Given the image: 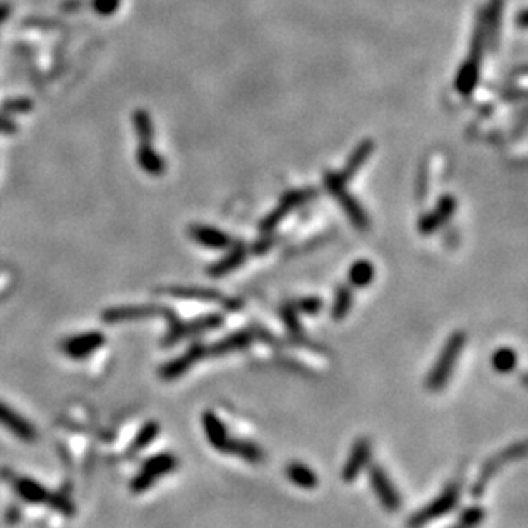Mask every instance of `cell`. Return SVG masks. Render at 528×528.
Wrapping results in <instances>:
<instances>
[{
  "mask_svg": "<svg viewBox=\"0 0 528 528\" xmlns=\"http://www.w3.org/2000/svg\"><path fill=\"white\" fill-rule=\"evenodd\" d=\"M525 457H528V439L518 441V443L501 449V452L496 453L494 457L489 458V460L482 465V469H480L474 486H472V491H470L472 497H475V499L482 497L489 486V482L494 479V475L497 474V472L503 469L504 465H508V463L518 462Z\"/></svg>",
  "mask_w": 528,
  "mask_h": 528,
  "instance_id": "cell-2",
  "label": "cell"
},
{
  "mask_svg": "<svg viewBox=\"0 0 528 528\" xmlns=\"http://www.w3.org/2000/svg\"><path fill=\"white\" fill-rule=\"evenodd\" d=\"M132 124H134L136 134H137V137H139L141 144L151 143L153 134H154V127H153V120H151V117H149L148 111H146V110H136L134 115H132Z\"/></svg>",
  "mask_w": 528,
  "mask_h": 528,
  "instance_id": "cell-31",
  "label": "cell"
},
{
  "mask_svg": "<svg viewBox=\"0 0 528 528\" xmlns=\"http://www.w3.org/2000/svg\"><path fill=\"white\" fill-rule=\"evenodd\" d=\"M371 453H372V444H371V441H369V437L366 436L357 437L354 446H352L350 454H349V458H347L345 465H343L342 479L349 484L354 482V480L362 474V470L367 467L369 460H371Z\"/></svg>",
  "mask_w": 528,
  "mask_h": 528,
  "instance_id": "cell-9",
  "label": "cell"
},
{
  "mask_svg": "<svg viewBox=\"0 0 528 528\" xmlns=\"http://www.w3.org/2000/svg\"><path fill=\"white\" fill-rule=\"evenodd\" d=\"M285 475L294 486H297L300 489H316L317 484H319L314 472L300 462L289 463L285 469Z\"/></svg>",
  "mask_w": 528,
  "mask_h": 528,
  "instance_id": "cell-22",
  "label": "cell"
},
{
  "mask_svg": "<svg viewBox=\"0 0 528 528\" xmlns=\"http://www.w3.org/2000/svg\"><path fill=\"white\" fill-rule=\"evenodd\" d=\"M517 24L520 26V28L528 29V9H527V11H523V12H520V14H518Z\"/></svg>",
  "mask_w": 528,
  "mask_h": 528,
  "instance_id": "cell-40",
  "label": "cell"
},
{
  "mask_svg": "<svg viewBox=\"0 0 528 528\" xmlns=\"http://www.w3.org/2000/svg\"><path fill=\"white\" fill-rule=\"evenodd\" d=\"M165 316V307H153V306H127V307H111L103 312V321L105 323H122V321H134L144 319L151 316Z\"/></svg>",
  "mask_w": 528,
  "mask_h": 528,
  "instance_id": "cell-15",
  "label": "cell"
},
{
  "mask_svg": "<svg viewBox=\"0 0 528 528\" xmlns=\"http://www.w3.org/2000/svg\"><path fill=\"white\" fill-rule=\"evenodd\" d=\"M517 362H518L517 352L513 349H508V347L496 350L491 359L492 369H494L496 372H499V374H508V372H512L513 369L517 367Z\"/></svg>",
  "mask_w": 528,
  "mask_h": 528,
  "instance_id": "cell-29",
  "label": "cell"
},
{
  "mask_svg": "<svg viewBox=\"0 0 528 528\" xmlns=\"http://www.w3.org/2000/svg\"><path fill=\"white\" fill-rule=\"evenodd\" d=\"M374 266H372L369 261L362 259L357 261L354 266L350 268L349 272V282L352 287L355 289H362V287H367L369 283L374 280Z\"/></svg>",
  "mask_w": 528,
  "mask_h": 528,
  "instance_id": "cell-26",
  "label": "cell"
},
{
  "mask_svg": "<svg viewBox=\"0 0 528 528\" xmlns=\"http://www.w3.org/2000/svg\"><path fill=\"white\" fill-rule=\"evenodd\" d=\"M191 237L199 242L201 246L206 247H211V249H226L231 246V239L225 231L213 229V226H206V225H194L191 226L189 230Z\"/></svg>",
  "mask_w": 528,
  "mask_h": 528,
  "instance_id": "cell-17",
  "label": "cell"
},
{
  "mask_svg": "<svg viewBox=\"0 0 528 528\" xmlns=\"http://www.w3.org/2000/svg\"><path fill=\"white\" fill-rule=\"evenodd\" d=\"M345 180H343L337 171H328L324 175V187L329 194L334 196V199L342 204L343 211L347 213V216L350 218L352 225L357 226L359 230H367L369 229V216L364 211L362 206L359 204V201H355L345 189Z\"/></svg>",
  "mask_w": 528,
  "mask_h": 528,
  "instance_id": "cell-5",
  "label": "cell"
},
{
  "mask_svg": "<svg viewBox=\"0 0 528 528\" xmlns=\"http://www.w3.org/2000/svg\"><path fill=\"white\" fill-rule=\"evenodd\" d=\"M0 426H4L9 432H12L16 437H19L24 443H33L36 439V429L31 422H28L24 417H21L17 412H14L6 403L0 402Z\"/></svg>",
  "mask_w": 528,
  "mask_h": 528,
  "instance_id": "cell-13",
  "label": "cell"
},
{
  "mask_svg": "<svg viewBox=\"0 0 528 528\" xmlns=\"http://www.w3.org/2000/svg\"><path fill=\"white\" fill-rule=\"evenodd\" d=\"M105 343V337L98 332H89L83 334H76V337L67 338L62 342L60 349L64 354L71 359H84L89 354H93L94 350H98Z\"/></svg>",
  "mask_w": 528,
  "mask_h": 528,
  "instance_id": "cell-12",
  "label": "cell"
},
{
  "mask_svg": "<svg viewBox=\"0 0 528 528\" xmlns=\"http://www.w3.org/2000/svg\"><path fill=\"white\" fill-rule=\"evenodd\" d=\"M11 9H12L11 4H9L7 0H2V2H0V26L9 19V16H11Z\"/></svg>",
  "mask_w": 528,
  "mask_h": 528,
  "instance_id": "cell-39",
  "label": "cell"
},
{
  "mask_svg": "<svg viewBox=\"0 0 528 528\" xmlns=\"http://www.w3.org/2000/svg\"><path fill=\"white\" fill-rule=\"evenodd\" d=\"M170 295L175 297H189V299H208V300H221L223 297L218 292H209L203 289H169Z\"/></svg>",
  "mask_w": 528,
  "mask_h": 528,
  "instance_id": "cell-32",
  "label": "cell"
},
{
  "mask_svg": "<svg viewBox=\"0 0 528 528\" xmlns=\"http://www.w3.org/2000/svg\"><path fill=\"white\" fill-rule=\"evenodd\" d=\"M484 45H486V29H484V21L480 19L477 28H475L474 38H472L469 59L463 62L460 71H458L457 81H454V88L463 96L474 91L479 83V69L480 62H482Z\"/></svg>",
  "mask_w": 528,
  "mask_h": 528,
  "instance_id": "cell-4",
  "label": "cell"
},
{
  "mask_svg": "<svg viewBox=\"0 0 528 528\" xmlns=\"http://www.w3.org/2000/svg\"><path fill=\"white\" fill-rule=\"evenodd\" d=\"M462 486L460 482H452L444 487V491L439 496H436L431 503L422 506L419 512L410 514L407 520V528H424L429 523H432L437 518L448 514L460 503Z\"/></svg>",
  "mask_w": 528,
  "mask_h": 528,
  "instance_id": "cell-3",
  "label": "cell"
},
{
  "mask_svg": "<svg viewBox=\"0 0 528 528\" xmlns=\"http://www.w3.org/2000/svg\"><path fill=\"white\" fill-rule=\"evenodd\" d=\"M55 512L66 514V517H72L74 514V503L71 499L62 494H50L49 501H46Z\"/></svg>",
  "mask_w": 528,
  "mask_h": 528,
  "instance_id": "cell-33",
  "label": "cell"
},
{
  "mask_svg": "<svg viewBox=\"0 0 528 528\" xmlns=\"http://www.w3.org/2000/svg\"><path fill=\"white\" fill-rule=\"evenodd\" d=\"M374 148H376L374 141H371V139L362 141V143H360L357 148L352 151L349 160H347L345 169H343L338 175H340V177L345 180V182H349V180L354 177V175L357 174L360 169H362L364 163L369 160V156L374 153Z\"/></svg>",
  "mask_w": 528,
  "mask_h": 528,
  "instance_id": "cell-19",
  "label": "cell"
},
{
  "mask_svg": "<svg viewBox=\"0 0 528 528\" xmlns=\"http://www.w3.org/2000/svg\"><path fill=\"white\" fill-rule=\"evenodd\" d=\"M297 306L299 309H302L304 312H307V314H316V312H319L321 307H323V300L316 299V297H307V299L299 300Z\"/></svg>",
  "mask_w": 528,
  "mask_h": 528,
  "instance_id": "cell-37",
  "label": "cell"
},
{
  "mask_svg": "<svg viewBox=\"0 0 528 528\" xmlns=\"http://www.w3.org/2000/svg\"><path fill=\"white\" fill-rule=\"evenodd\" d=\"M16 131H17L16 124L4 114H0V132H2V134H12V132Z\"/></svg>",
  "mask_w": 528,
  "mask_h": 528,
  "instance_id": "cell-38",
  "label": "cell"
},
{
  "mask_svg": "<svg viewBox=\"0 0 528 528\" xmlns=\"http://www.w3.org/2000/svg\"><path fill=\"white\" fill-rule=\"evenodd\" d=\"M122 0H93L91 7L96 14L100 16H111L120 7Z\"/></svg>",
  "mask_w": 528,
  "mask_h": 528,
  "instance_id": "cell-35",
  "label": "cell"
},
{
  "mask_svg": "<svg viewBox=\"0 0 528 528\" xmlns=\"http://www.w3.org/2000/svg\"><path fill=\"white\" fill-rule=\"evenodd\" d=\"M457 209V199L453 196H443L439 199V203L434 208V211L427 213L426 216L420 218L419 221V230L420 234L429 235L432 231H436L443 225L444 221H448L452 218V214Z\"/></svg>",
  "mask_w": 528,
  "mask_h": 528,
  "instance_id": "cell-14",
  "label": "cell"
},
{
  "mask_svg": "<svg viewBox=\"0 0 528 528\" xmlns=\"http://www.w3.org/2000/svg\"><path fill=\"white\" fill-rule=\"evenodd\" d=\"M316 196L314 189H306V191H294V192H287L285 196L282 197L280 204L278 208H274L268 216L264 218V221L261 223V230L263 231H272L274 226L280 223V220L283 216H287L290 211H294L295 208L300 204L307 203L309 199Z\"/></svg>",
  "mask_w": 528,
  "mask_h": 528,
  "instance_id": "cell-10",
  "label": "cell"
},
{
  "mask_svg": "<svg viewBox=\"0 0 528 528\" xmlns=\"http://www.w3.org/2000/svg\"><path fill=\"white\" fill-rule=\"evenodd\" d=\"M177 458L174 457L171 453H158L154 457L148 458L144 462L143 469H141L139 474L132 479L131 482V489L132 492H144L148 491L149 487L156 484V480L163 477V475H169L177 469Z\"/></svg>",
  "mask_w": 528,
  "mask_h": 528,
  "instance_id": "cell-6",
  "label": "cell"
},
{
  "mask_svg": "<svg viewBox=\"0 0 528 528\" xmlns=\"http://www.w3.org/2000/svg\"><path fill=\"white\" fill-rule=\"evenodd\" d=\"M369 482H371V487L374 489L377 499L379 503L388 513H397L400 512L403 501L400 492L398 489L394 487L393 480L389 479V475L386 474V470L377 463H372L369 467Z\"/></svg>",
  "mask_w": 528,
  "mask_h": 528,
  "instance_id": "cell-7",
  "label": "cell"
},
{
  "mask_svg": "<svg viewBox=\"0 0 528 528\" xmlns=\"http://www.w3.org/2000/svg\"><path fill=\"white\" fill-rule=\"evenodd\" d=\"M170 321H171L170 332L165 337V340H163V345L165 347L166 345L171 347L174 343H177L179 340H182V338H186L192 333H199V332H206V329L218 328V326L223 323V317L218 314H213V316L199 317V319L192 321V323H182V321L177 319V316H175L174 319H170Z\"/></svg>",
  "mask_w": 528,
  "mask_h": 528,
  "instance_id": "cell-8",
  "label": "cell"
},
{
  "mask_svg": "<svg viewBox=\"0 0 528 528\" xmlns=\"http://www.w3.org/2000/svg\"><path fill=\"white\" fill-rule=\"evenodd\" d=\"M352 302H354V297H352V292L350 287H338L337 292H334V300H333V307H332V317L334 321H342L345 319L347 314L350 312L352 309Z\"/></svg>",
  "mask_w": 528,
  "mask_h": 528,
  "instance_id": "cell-27",
  "label": "cell"
},
{
  "mask_svg": "<svg viewBox=\"0 0 528 528\" xmlns=\"http://www.w3.org/2000/svg\"><path fill=\"white\" fill-rule=\"evenodd\" d=\"M282 316H283V321H285V324L289 326L290 333H294V334H300V326H299L297 317H295L294 307H292V306L283 307V309H282Z\"/></svg>",
  "mask_w": 528,
  "mask_h": 528,
  "instance_id": "cell-36",
  "label": "cell"
},
{
  "mask_svg": "<svg viewBox=\"0 0 528 528\" xmlns=\"http://www.w3.org/2000/svg\"><path fill=\"white\" fill-rule=\"evenodd\" d=\"M206 355H208V349H206L204 345H201V343H196V345H192L186 354L180 355V357L177 359L170 360V362H166L165 366H161L160 377L166 381L177 379V377L186 374L189 369L194 366L196 362H199L201 359H204Z\"/></svg>",
  "mask_w": 528,
  "mask_h": 528,
  "instance_id": "cell-11",
  "label": "cell"
},
{
  "mask_svg": "<svg viewBox=\"0 0 528 528\" xmlns=\"http://www.w3.org/2000/svg\"><path fill=\"white\" fill-rule=\"evenodd\" d=\"M203 429L208 443L213 446L216 452H226V446L230 443L229 431H226L225 422L218 417L214 412H204L203 414Z\"/></svg>",
  "mask_w": 528,
  "mask_h": 528,
  "instance_id": "cell-16",
  "label": "cell"
},
{
  "mask_svg": "<svg viewBox=\"0 0 528 528\" xmlns=\"http://www.w3.org/2000/svg\"><path fill=\"white\" fill-rule=\"evenodd\" d=\"M467 343V333L458 329V332L452 333V337L448 338L444 343L443 350L437 355L434 366H432L431 372H429L426 379V388L429 392L437 393L443 392L448 384V381L452 379L454 367H457L458 359H460L463 349H465Z\"/></svg>",
  "mask_w": 528,
  "mask_h": 528,
  "instance_id": "cell-1",
  "label": "cell"
},
{
  "mask_svg": "<svg viewBox=\"0 0 528 528\" xmlns=\"http://www.w3.org/2000/svg\"><path fill=\"white\" fill-rule=\"evenodd\" d=\"M501 9H503V0H492L486 19H484L486 40L491 43V46H494V43L497 41V33H499L501 24Z\"/></svg>",
  "mask_w": 528,
  "mask_h": 528,
  "instance_id": "cell-25",
  "label": "cell"
},
{
  "mask_svg": "<svg viewBox=\"0 0 528 528\" xmlns=\"http://www.w3.org/2000/svg\"><path fill=\"white\" fill-rule=\"evenodd\" d=\"M484 520H486V508H484V506L474 504L463 509L460 517H458L457 523L449 528H479L484 523Z\"/></svg>",
  "mask_w": 528,
  "mask_h": 528,
  "instance_id": "cell-30",
  "label": "cell"
},
{
  "mask_svg": "<svg viewBox=\"0 0 528 528\" xmlns=\"http://www.w3.org/2000/svg\"><path fill=\"white\" fill-rule=\"evenodd\" d=\"M33 109V101L28 98H11L2 103L4 114H26Z\"/></svg>",
  "mask_w": 528,
  "mask_h": 528,
  "instance_id": "cell-34",
  "label": "cell"
},
{
  "mask_svg": "<svg viewBox=\"0 0 528 528\" xmlns=\"http://www.w3.org/2000/svg\"><path fill=\"white\" fill-rule=\"evenodd\" d=\"M231 457H237L247 463H261L264 462V452L256 443L247 439H230L226 452Z\"/></svg>",
  "mask_w": 528,
  "mask_h": 528,
  "instance_id": "cell-21",
  "label": "cell"
},
{
  "mask_svg": "<svg viewBox=\"0 0 528 528\" xmlns=\"http://www.w3.org/2000/svg\"><path fill=\"white\" fill-rule=\"evenodd\" d=\"M14 489L16 492L19 494V497L26 503L29 504H41L49 501L50 492L46 491L41 484H38L36 480L28 479V477H21L17 479L14 482Z\"/></svg>",
  "mask_w": 528,
  "mask_h": 528,
  "instance_id": "cell-20",
  "label": "cell"
},
{
  "mask_svg": "<svg viewBox=\"0 0 528 528\" xmlns=\"http://www.w3.org/2000/svg\"><path fill=\"white\" fill-rule=\"evenodd\" d=\"M254 340V333L249 332V329H242V332L231 333L223 340L216 342L208 349V355H223L230 354V352H239L247 349Z\"/></svg>",
  "mask_w": 528,
  "mask_h": 528,
  "instance_id": "cell-18",
  "label": "cell"
},
{
  "mask_svg": "<svg viewBox=\"0 0 528 528\" xmlns=\"http://www.w3.org/2000/svg\"><path fill=\"white\" fill-rule=\"evenodd\" d=\"M137 163L149 175H160L165 171V161H163L160 154L154 151L151 143L139 146V149H137Z\"/></svg>",
  "mask_w": 528,
  "mask_h": 528,
  "instance_id": "cell-24",
  "label": "cell"
},
{
  "mask_svg": "<svg viewBox=\"0 0 528 528\" xmlns=\"http://www.w3.org/2000/svg\"><path fill=\"white\" fill-rule=\"evenodd\" d=\"M247 254H249V249L244 246V244H237V247L231 249L229 256L223 257V259L218 261L216 264H213L208 272L211 277H216V278L223 277V274L234 272L235 268H239V266L246 261Z\"/></svg>",
  "mask_w": 528,
  "mask_h": 528,
  "instance_id": "cell-23",
  "label": "cell"
},
{
  "mask_svg": "<svg viewBox=\"0 0 528 528\" xmlns=\"http://www.w3.org/2000/svg\"><path fill=\"white\" fill-rule=\"evenodd\" d=\"M158 434H160V424L154 422V420H151V422H146L144 426L139 429V432L136 434L131 448H129V453L132 454V453L141 452V449H144L146 446H149L154 439H156Z\"/></svg>",
  "mask_w": 528,
  "mask_h": 528,
  "instance_id": "cell-28",
  "label": "cell"
}]
</instances>
